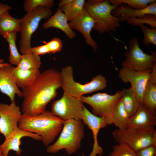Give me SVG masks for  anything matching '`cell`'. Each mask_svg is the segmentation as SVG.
<instances>
[{"instance_id":"83f0119b","label":"cell","mask_w":156,"mask_h":156,"mask_svg":"<svg viewBox=\"0 0 156 156\" xmlns=\"http://www.w3.org/2000/svg\"><path fill=\"white\" fill-rule=\"evenodd\" d=\"M125 21L128 24L135 26L147 24L149 25L151 28H156V16L152 14H146L139 18L131 17L126 18Z\"/></svg>"},{"instance_id":"8fae6325","label":"cell","mask_w":156,"mask_h":156,"mask_svg":"<svg viewBox=\"0 0 156 156\" xmlns=\"http://www.w3.org/2000/svg\"><path fill=\"white\" fill-rule=\"evenodd\" d=\"M151 70L150 69L143 71H137L122 67L118 73L119 77L124 83H131V87L135 93L141 105L142 104L143 93Z\"/></svg>"},{"instance_id":"3957f363","label":"cell","mask_w":156,"mask_h":156,"mask_svg":"<svg viewBox=\"0 0 156 156\" xmlns=\"http://www.w3.org/2000/svg\"><path fill=\"white\" fill-rule=\"evenodd\" d=\"M84 137V126L82 120L71 119L64 121L59 137L53 144L47 146V151L56 153L64 149L68 154H72L80 147Z\"/></svg>"},{"instance_id":"cb8c5ba5","label":"cell","mask_w":156,"mask_h":156,"mask_svg":"<svg viewBox=\"0 0 156 156\" xmlns=\"http://www.w3.org/2000/svg\"><path fill=\"white\" fill-rule=\"evenodd\" d=\"M85 2L84 0H71L69 3L60 9L65 14L68 21L70 22L79 16L83 11Z\"/></svg>"},{"instance_id":"8d00e7d4","label":"cell","mask_w":156,"mask_h":156,"mask_svg":"<svg viewBox=\"0 0 156 156\" xmlns=\"http://www.w3.org/2000/svg\"><path fill=\"white\" fill-rule=\"evenodd\" d=\"M150 79L154 84L156 85V64L152 69Z\"/></svg>"},{"instance_id":"5bb4252c","label":"cell","mask_w":156,"mask_h":156,"mask_svg":"<svg viewBox=\"0 0 156 156\" xmlns=\"http://www.w3.org/2000/svg\"><path fill=\"white\" fill-rule=\"evenodd\" d=\"M95 23L94 19L84 8L80 14L70 21L68 24L72 29L76 30L82 35L86 43L96 52L97 50V44L93 39L90 34Z\"/></svg>"},{"instance_id":"ab89813d","label":"cell","mask_w":156,"mask_h":156,"mask_svg":"<svg viewBox=\"0 0 156 156\" xmlns=\"http://www.w3.org/2000/svg\"><path fill=\"white\" fill-rule=\"evenodd\" d=\"M0 156H3V153L2 152V151L1 146V144H0Z\"/></svg>"},{"instance_id":"d6986e66","label":"cell","mask_w":156,"mask_h":156,"mask_svg":"<svg viewBox=\"0 0 156 156\" xmlns=\"http://www.w3.org/2000/svg\"><path fill=\"white\" fill-rule=\"evenodd\" d=\"M65 14L58 8L55 13L42 24V27L44 29L51 27L58 28L63 31L69 39H73L76 36V34L71 28Z\"/></svg>"},{"instance_id":"4316f807","label":"cell","mask_w":156,"mask_h":156,"mask_svg":"<svg viewBox=\"0 0 156 156\" xmlns=\"http://www.w3.org/2000/svg\"><path fill=\"white\" fill-rule=\"evenodd\" d=\"M42 64L40 56L32 53L22 55L18 68L28 70H39Z\"/></svg>"},{"instance_id":"ac0fdd59","label":"cell","mask_w":156,"mask_h":156,"mask_svg":"<svg viewBox=\"0 0 156 156\" xmlns=\"http://www.w3.org/2000/svg\"><path fill=\"white\" fill-rule=\"evenodd\" d=\"M112 13L114 16L120 18V22L131 17L139 18L148 14L156 16V1L150 3L145 8L140 10L134 9L126 4H122L116 6Z\"/></svg>"},{"instance_id":"836d02e7","label":"cell","mask_w":156,"mask_h":156,"mask_svg":"<svg viewBox=\"0 0 156 156\" xmlns=\"http://www.w3.org/2000/svg\"><path fill=\"white\" fill-rule=\"evenodd\" d=\"M138 156H156V146H150L136 152Z\"/></svg>"},{"instance_id":"e0dca14e","label":"cell","mask_w":156,"mask_h":156,"mask_svg":"<svg viewBox=\"0 0 156 156\" xmlns=\"http://www.w3.org/2000/svg\"><path fill=\"white\" fill-rule=\"evenodd\" d=\"M13 67L11 64L0 67V91L8 96L11 102L15 101L16 94L23 98V92L18 87L13 79Z\"/></svg>"},{"instance_id":"d4e9b609","label":"cell","mask_w":156,"mask_h":156,"mask_svg":"<svg viewBox=\"0 0 156 156\" xmlns=\"http://www.w3.org/2000/svg\"><path fill=\"white\" fill-rule=\"evenodd\" d=\"M142 104L151 110L156 111V85L150 79L147 82L144 91Z\"/></svg>"},{"instance_id":"484cf974","label":"cell","mask_w":156,"mask_h":156,"mask_svg":"<svg viewBox=\"0 0 156 156\" xmlns=\"http://www.w3.org/2000/svg\"><path fill=\"white\" fill-rule=\"evenodd\" d=\"M17 32L8 33L3 36L9 45L10 56L9 60L10 64L17 66L20 62L22 55L18 52L16 45Z\"/></svg>"},{"instance_id":"74e56055","label":"cell","mask_w":156,"mask_h":156,"mask_svg":"<svg viewBox=\"0 0 156 156\" xmlns=\"http://www.w3.org/2000/svg\"><path fill=\"white\" fill-rule=\"evenodd\" d=\"M71 1V0H61L58 4V8H60L62 7L67 4L69 3Z\"/></svg>"},{"instance_id":"7a4b0ae2","label":"cell","mask_w":156,"mask_h":156,"mask_svg":"<svg viewBox=\"0 0 156 156\" xmlns=\"http://www.w3.org/2000/svg\"><path fill=\"white\" fill-rule=\"evenodd\" d=\"M64 122V120L51 112L46 110L35 116L22 114L18 127L22 130L40 136L43 144L48 146L60 133Z\"/></svg>"},{"instance_id":"f546056e","label":"cell","mask_w":156,"mask_h":156,"mask_svg":"<svg viewBox=\"0 0 156 156\" xmlns=\"http://www.w3.org/2000/svg\"><path fill=\"white\" fill-rule=\"evenodd\" d=\"M53 0H25L23 2V7L27 13L31 12L40 6H45L49 8L54 5Z\"/></svg>"},{"instance_id":"4dcf8cb0","label":"cell","mask_w":156,"mask_h":156,"mask_svg":"<svg viewBox=\"0 0 156 156\" xmlns=\"http://www.w3.org/2000/svg\"><path fill=\"white\" fill-rule=\"evenodd\" d=\"M108 156H138L136 152L127 145L118 144L113 146Z\"/></svg>"},{"instance_id":"60d3db41","label":"cell","mask_w":156,"mask_h":156,"mask_svg":"<svg viewBox=\"0 0 156 156\" xmlns=\"http://www.w3.org/2000/svg\"><path fill=\"white\" fill-rule=\"evenodd\" d=\"M97 156H101V155H97Z\"/></svg>"},{"instance_id":"ba28073f","label":"cell","mask_w":156,"mask_h":156,"mask_svg":"<svg viewBox=\"0 0 156 156\" xmlns=\"http://www.w3.org/2000/svg\"><path fill=\"white\" fill-rule=\"evenodd\" d=\"M121 95L122 91H118L113 95L98 93L92 96H83L79 99L91 107L93 114L102 118L108 125H110L112 124L115 107Z\"/></svg>"},{"instance_id":"52a82bcc","label":"cell","mask_w":156,"mask_h":156,"mask_svg":"<svg viewBox=\"0 0 156 156\" xmlns=\"http://www.w3.org/2000/svg\"><path fill=\"white\" fill-rule=\"evenodd\" d=\"M118 144H124L136 152L150 146H156V131L154 128L140 129L127 127L116 129L112 133Z\"/></svg>"},{"instance_id":"30bf717a","label":"cell","mask_w":156,"mask_h":156,"mask_svg":"<svg viewBox=\"0 0 156 156\" xmlns=\"http://www.w3.org/2000/svg\"><path fill=\"white\" fill-rule=\"evenodd\" d=\"M83 103L79 99L64 92L62 97L52 103L51 112L64 121L71 119L82 120Z\"/></svg>"},{"instance_id":"44dd1931","label":"cell","mask_w":156,"mask_h":156,"mask_svg":"<svg viewBox=\"0 0 156 156\" xmlns=\"http://www.w3.org/2000/svg\"><path fill=\"white\" fill-rule=\"evenodd\" d=\"M21 19L11 16L9 10L0 14V34L3 37L8 33L19 32Z\"/></svg>"},{"instance_id":"e575fe53","label":"cell","mask_w":156,"mask_h":156,"mask_svg":"<svg viewBox=\"0 0 156 156\" xmlns=\"http://www.w3.org/2000/svg\"><path fill=\"white\" fill-rule=\"evenodd\" d=\"M31 53L39 56L50 53L46 43L44 44L32 47L31 50Z\"/></svg>"},{"instance_id":"8992f818","label":"cell","mask_w":156,"mask_h":156,"mask_svg":"<svg viewBox=\"0 0 156 156\" xmlns=\"http://www.w3.org/2000/svg\"><path fill=\"white\" fill-rule=\"evenodd\" d=\"M52 13L50 8L40 6L27 13L21 19L19 47L22 55L31 53V40L33 34L38 28L40 21L43 19H49Z\"/></svg>"},{"instance_id":"277c9868","label":"cell","mask_w":156,"mask_h":156,"mask_svg":"<svg viewBox=\"0 0 156 156\" xmlns=\"http://www.w3.org/2000/svg\"><path fill=\"white\" fill-rule=\"evenodd\" d=\"M118 6L111 4L109 0H89L86 1L84 8L95 21L93 29L103 34L108 31H115L121 26L120 18L112 13Z\"/></svg>"},{"instance_id":"5b68a950","label":"cell","mask_w":156,"mask_h":156,"mask_svg":"<svg viewBox=\"0 0 156 156\" xmlns=\"http://www.w3.org/2000/svg\"><path fill=\"white\" fill-rule=\"evenodd\" d=\"M60 73L62 82V88L64 92L79 99L84 95L103 90L107 86V80L101 74L93 77L90 82L81 84L74 80L71 66L63 68Z\"/></svg>"},{"instance_id":"2e32d148","label":"cell","mask_w":156,"mask_h":156,"mask_svg":"<svg viewBox=\"0 0 156 156\" xmlns=\"http://www.w3.org/2000/svg\"><path fill=\"white\" fill-rule=\"evenodd\" d=\"M156 125V111L142 104L140 105L135 113L130 117L127 127L148 129L154 128Z\"/></svg>"},{"instance_id":"f35d334b","label":"cell","mask_w":156,"mask_h":156,"mask_svg":"<svg viewBox=\"0 0 156 156\" xmlns=\"http://www.w3.org/2000/svg\"><path fill=\"white\" fill-rule=\"evenodd\" d=\"M9 64L8 63H4L3 64L0 63V67H2L5 66H6L8 65Z\"/></svg>"},{"instance_id":"4fadbf2b","label":"cell","mask_w":156,"mask_h":156,"mask_svg":"<svg viewBox=\"0 0 156 156\" xmlns=\"http://www.w3.org/2000/svg\"><path fill=\"white\" fill-rule=\"evenodd\" d=\"M84 125H87L92 131L93 135L94 143L92 151L88 156H102L103 149L99 145L98 141L99 132L101 129L106 127L107 124L102 118L97 116L90 112L85 106L82 118ZM82 156H85L83 154Z\"/></svg>"},{"instance_id":"f1b7e54d","label":"cell","mask_w":156,"mask_h":156,"mask_svg":"<svg viewBox=\"0 0 156 156\" xmlns=\"http://www.w3.org/2000/svg\"><path fill=\"white\" fill-rule=\"evenodd\" d=\"M155 0H110V3L114 5L125 4L135 9H141L145 8Z\"/></svg>"},{"instance_id":"6da1fadb","label":"cell","mask_w":156,"mask_h":156,"mask_svg":"<svg viewBox=\"0 0 156 156\" xmlns=\"http://www.w3.org/2000/svg\"><path fill=\"white\" fill-rule=\"evenodd\" d=\"M62 84L60 72L49 68L40 73L31 84L23 89L22 114L35 116L45 111Z\"/></svg>"},{"instance_id":"7c38bea8","label":"cell","mask_w":156,"mask_h":156,"mask_svg":"<svg viewBox=\"0 0 156 156\" xmlns=\"http://www.w3.org/2000/svg\"><path fill=\"white\" fill-rule=\"evenodd\" d=\"M22 114L15 101L10 105L0 103V133L7 137L18 127Z\"/></svg>"},{"instance_id":"603a6c76","label":"cell","mask_w":156,"mask_h":156,"mask_svg":"<svg viewBox=\"0 0 156 156\" xmlns=\"http://www.w3.org/2000/svg\"><path fill=\"white\" fill-rule=\"evenodd\" d=\"M130 116L123 106L121 98L115 107L113 116L112 124L118 129H123L126 128Z\"/></svg>"},{"instance_id":"7402d4cb","label":"cell","mask_w":156,"mask_h":156,"mask_svg":"<svg viewBox=\"0 0 156 156\" xmlns=\"http://www.w3.org/2000/svg\"><path fill=\"white\" fill-rule=\"evenodd\" d=\"M121 99L125 108L130 117L134 115L141 105L137 95L133 88H123Z\"/></svg>"},{"instance_id":"ffe728a7","label":"cell","mask_w":156,"mask_h":156,"mask_svg":"<svg viewBox=\"0 0 156 156\" xmlns=\"http://www.w3.org/2000/svg\"><path fill=\"white\" fill-rule=\"evenodd\" d=\"M40 73L39 70H28L13 67L12 74L18 88L23 89L31 84Z\"/></svg>"},{"instance_id":"1f68e13d","label":"cell","mask_w":156,"mask_h":156,"mask_svg":"<svg viewBox=\"0 0 156 156\" xmlns=\"http://www.w3.org/2000/svg\"><path fill=\"white\" fill-rule=\"evenodd\" d=\"M143 34V43L148 46L150 44L156 46V28H150L144 25L139 26Z\"/></svg>"},{"instance_id":"d6a6232c","label":"cell","mask_w":156,"mask_h":156,"mask_svg":"<svg viewBox=\"0 0 156 156\" xmlns=\"http://www.w3.org/2000/svg\"><path fill=\"white\" fill-rule=\"evenodd\" d=\"M50 53H54L60 51L63 47V43L60 38L55 37L50 41L46 43Z\"/></svg>"},{"instance_id":"9a60e30c","label":"cell","mask_w":156,"mask_h":156,"mask_svg":"<svg viewBox=\"0 0 156 156\" xmlns=\"http://www.w3.org/2000/svg\"><path fill=\"white\" fill-rule=\"evenodd\" d=\"M25 137L31 138L35 140H41V137L35 133L26 131L19 128H15L6 138L1 146L3 156H8L10 151L15 152L18 155L21 154L22 150L20 146L21 144V139Z\"/></svg>"},{"instance_id":"d590c367","label":"cell","mask_w":156,"mask_h":156,"mask_svg":"<svg viewBox=\"0 0 156 156\" xmlns=\"http://www.w3.org/2000/svg\"><path fill=\"white\" fill-rule=\"evenodd\" d=\"M11 8V6L7 4L0 3V14L7 10H9ZM0 63L1 64L4 63V60L0 59Z\"/></svg>"},{"instance_id":"9c48e42d","label":"cell","mask_w":156,"mask_h":156,"mask_svg":"<svg viewBox=\"0 0 156 156\" xmlns=\"http://www.w3.org/2000/svg\"><path fill=\"white\" fill-rule=\"evenodd\" d=\"M129 49L125 53V60L122 67L137 71H143L152 69L156 64V52L150 51L151 54L144 53L141 49L138 39L133 37L129 40Z\"/></svg>"}]
</instances>
